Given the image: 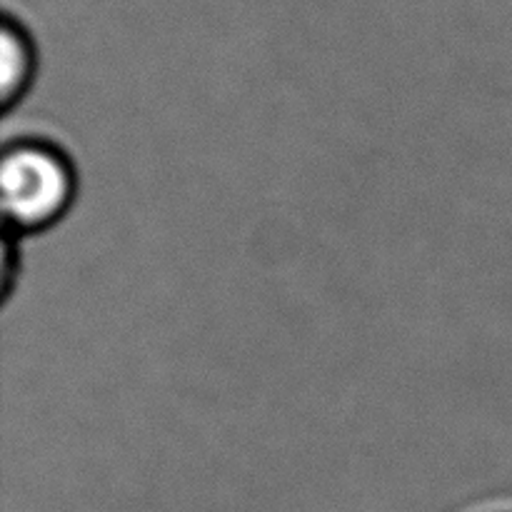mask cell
Wrapping results in <instances>:
<instances>
[{
	"label": "cell",
	"mask_w": 512,
	"mask_h": 512,
	"mask_svg": "<svg viewBox=\"0 0 512 512\" xmlns=\"http://www.w3.org/2000/svg\"><path fill=\"white\" fill-rule=\"evenodd\" d=\"M80 198V170L60 140L23 133L3 145L0 210L5 233L18 238L58 228Z\"/></svg>",
	"instance_id": "1"
},
{
	"label": "cell",
	"mask_w": 512,
	"mask_h": 512,
	"mask_svg": "<svg viewBox=\"0 0 512 512\" xmlns=\"http://www.w3.org/2000/svg\"><path fill=\"white\" fill-rule=\"evenodd\" d=\"M38 45L25 23L5 13L0 25V105L3 113H13L35 88L38 80Z\"/></svg>",
	"instance_id": "2"
}]
</instances>
